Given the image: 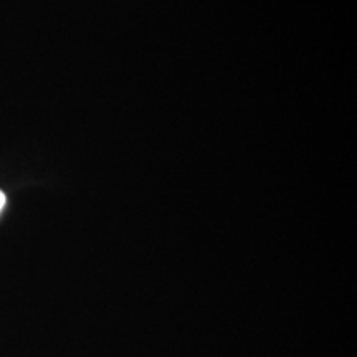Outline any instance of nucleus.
<instances>
[{
	"mask_svg": "<svg viewBox=\"0 0 357 357\" xmlns=\"http://www.w3.org/2000/svg\"><path fill=\"white\" fill-rule=\"evenodd\" d=\"M6 204H7V197H6V194H3V192L0 190V213H2L3 207H6Z\"/></svg>",
	"mask_w": 357,
	"mask_h": 357,
	"instance_id": "f257e3e1",
	"label": "nucleus"
}]
</instances>
